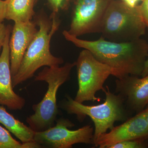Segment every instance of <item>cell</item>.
Masks as SVG:
<instances>
[{
  "instance_id": "cell-1",
  "label": "cell",
  "mask_w": 148,
  "mask_h": 148,
  "mask_svg": "<svg viewBox=\"0 0 148 148\" xmlns=\"http://www.w3.org/2000/svg\"><path fill=\"white\" fill-rule=\"evenodd\" d=\"M64 38L77 47L89 51L98 61L113 68L116 78L127 75L140 76L148 56V43L141 38L127 42L111 41L101 36L89 41L63 32Z\"/></svg>"
},
{
  "instance_id": "cell-2",
  "label": "cell",
  "mask_w": 148,
  "mask_h": 148,
  "mask_svg": "<svg viewBox=\"0 0 148 148\" xmlns=\"http://www.w3.org/2000/svg\"><path fill=\"white\" fill-rule=\"evenodd\" d=\"M34 17L39 29L26 50L18 71L12 77L13 88L34 76L41 67L59 66L64 62L62 57L54 56L50 50L51 40L61 23L57 14L52 13L49 17L41 11Z\"/></svg>"
},
{
  "instance_id": "cell-3",
  "label": "cell",
  "mask_w": 148,
  "mask_h": 148,
  "mask_svg": "<svg viewBox=\"0 0 148 148\" xmlns=\"http://www.w3.org/2000/svg\"><path fill=\"white\" fill-rule=\"evenodd\" d=\"M102 90L106 95V100L102 104L85 106L67 95L62 106L68 114L77 115L79 121H82L87 116L92 119L95 125L93 145L101 135L114 127L115 122L125 121L128 119L129 111L121 96L111 92L107 86Z\"/></svg>"
},
{
  "instance_id": "cell-4",
  "label": "cell",
  "mask_w": 148,
  "mask_h": 148,
  "mask_svg": "<svg viewBox=\"0 0 148 148\" xmlns=\"http://www.w3.org/2000/svg\"><path fill=\"white\" fill-rule=\"evenodd\" d=\"M76 62L67 63L63 66H46L35 77L36 81L47 83L48 89L42 100L32 107L34 114L26 121L35 132L44 131L55 125L59 113L56 95L58 88L69 80Z\"/></svg>"
},
{
  "instance_id": "cell-5",
  "label": "cell",
  "mask_w": 148,
  "mask_h": 148,
  "mask_svg": "<svg viewBox=\"0 0 148 148\" xmlns=\"http://www.w3.org/2000/svg\"><path fill=\"white\" fill-rule=\"evenodd\" d=\"M147 29L139 5L132 7L122 0H112L103 18L100 33L108 40L127 42L140 38Z\"/></svg>"
},
{
  "instance_id": "cell-6",
  "label": "cell",
  "mask_w": 148,
  "mask_h": 148,
  "mask_svg": "<svg viewBox=\"0 0 148 148\" xmlns=\"http://www.w3.org/2000/svg\"><path fill=\"white\" fill-rule=\"evenodd\" d=\"M75 62L78 90L74 100L81 103L99 102L101 98L96 97V92L103 90L104 83L110 75L116 77L115 71L85 49L81 51Z\"/></svg>"
},
{
  "instance_id": "cell-7",
  "label": "cell",
  "mask_w": 148,
  "mask_h": 148,
  "mask_svg": "<svg viewBox=\"0 0 148 148\" xmlns=\"http://www.w3.org/2000/svg\"><path fill=\"white\" fill-rule=\"evenodd\" d=\"M73 123L69 120L61 118L56 124L44 131L35 132L34 140L43 147L70 148L79 143L93 144L94 130L86 125L76 130H71Z\"/></svg>"
},
{
  "instance_id": "cell-8",
  "label": "cell",
  "mask_w": 148,
  "mask_h": 148,
  "mask_svg": "<svg viewBox=\"0 0 148 148\" xmlns=\"http://www.w3.org/2000/svg\"><path fill=\"white\" fill-rule=\"evenodd\" d=\"M112 1L75 0L68 32L77 37L100 33L103 18Z\"/></svg>"
},
{
  "instance_id": "cell-9",
  "label": "cell",
  "mask_w": 148,
  "mask_h": 148,
  "mask_svg": "<svg viewBox=\"0 0 148 148\" xmlns=\"http://www.w3.org/2000/svg\"><path fill=\"white\" fill-rule=\"evenodd\" d=\"M148 126L144 110L129 118L123 123L114 127L109 132L101 135L94 144L100 148L127 140L142 139L147 140Z\"/></svg>"
},
{
  "instance_id": "cell-10",
  "label": "cell",
  "mask_w": 148,
  "mask_h": 148,
  "mask_svg": "<svg viewBox=\"0 0 148 148\" xmlns=\"http://www.w3.org/2000/svg\"><path fill=\"white\" fill-rule=\"evenodd\" d=\"M115 92L123 99L128 110L140 112L148 104V75L139 77L138 76L127 75L117 78Z\"/></svg>"
},
{
  "instance_id": "cell-11",
  "label": "cell",
  "mask_w": 148,
  "mask_h": 148,
  "mask_svg": "<svg viewBox=\"0 0 148 148\" xmlns=\"http://www.w3.org/2000/svg\"><path fill=\"white\" fill-rule=\"evenodd\" d=\"M7 27L6 36L0 55V106H6L12 110H17L23 108L26 102L13 90L9 45L12 27L10 25H7Z\"/></svg>"
},
{
  "instance_id": "cell-12",
  "label": "cell",
  "mask_w": 148,
  "mask_h": 148,
  "mask_svg": "<svg viewBox=\"0 0 148 148\" xmlns=\"http://www.w3.org/2000/svg\"><path fill=\"white\" fill-rule=\"evenodd\" d=\"M34 21L15 22L9 40L12 77L16 75L26 50L38 31Z\"/></svg>"
},
{
  "instance_id": "cell-13",
  "label": "cell",
  "mask_w": 148,
  "mask_h": 148,
  "mask_svg": "<svg viewBox=\"0 0 148 148\" xmlns=\"http://www.w3.org/2000/svg\"><path fill=\"white\" fill-rule=\"evenodd\" d=\"M2 106H0V123L21 143L34 142V139L36 132L29 126L16 119Z\"/></svg>"
},
{
  "instance_id": "cell-14",
  "label": "cell",
  "mask_w": 148,
  "mask_h": 148,
  "mask_svg": "<svg viewBox=\"0 0 148 148\" xmlns=\"http://www.w3.org/2000/svg\"><path fill=\"white\" fill-rule=\"evenodd\" d=\"M6 19L15 22H27L32 20L36 13L34 0H6Z\"/></svg>"
},
{
  "instance_id": "cell-15",
  "label": "cell",
  "mask_w": 148,
  "mask_h": 148,
  "mask_svg": "<svg viewBox=\"0 0 148 148\" xmlns=\"http://www.w3.org/2000/svg\"><path fill=\"white\" fill-rule=\"evenodd\" d=\"M41 148L35 142L20 143L11 135L9 130L0 125V148Z\"/></svg>"
},
{
  "instance_id": "cell-16",
  "label": "cell",
  "mask_w": 148,
  "mask_h": 148,
  "mask_svg": "<svg viewBox=\"0 0 148 148\" xmlns=\"http://www.w3.org/2000/svg\"><path fill=\"white\" fill-rule=\"evenodd\" d=\"M147 140H127L112 145L108 148H148Z\"/></svg>"
},
{
  "instance_id": "cell-17",
  "label": "cell",
  "mask_w": 148,
  "mask_h": 148,
  "mask_svg": "<svg viewBox=\"0 0 148 148\" xmlns=\"http://www.w3.org/2000/svg\"><path fill=\"white\" fill-rule=\"evenodd\" d=\"M40 0H34L35 5ZM52 13L57 14L68 10L72 0H47Z\"/></svg>"
},
{
  "instance_id": "cell-18",
  "label": "cell",
  "mask_w": 148,
  "mask_h": 148,
  "mask_svg": "<svg viewBox=\"0 0 148 148\" xmlns=\"http://www.w3.org/2000/svg\"><path fill=\"white\" fill-rule=\"evenodd\" d=\"M140 13L148 30V0H143L139 5Z\"/></svg>"
},
{
  "instance_id": "cell-19",
  "label": "cell",
  "mask_w": 148,
  "mask_h": 148,
  "mask_svg": "<svg viewBox=\"0 0 148 148\" xmlns=\"http://www.w3.org/2000/svg\"><path fill=\"white\" fill-rule=\"evenodd\" d=\"M8 27L3 23H0V52L5 41Z\"/></svg>"
},
{
  "instance_id": "cell-20",
  "label": "cell",
  "mask_w": 148,
  "mask_h": 148,
  "mask_svg": "<svg viewBox=\"0 0 148 148\" xmlns=\"http://www.w3.org/2000/svg\"><path fill=\"white\" fill-rule=\"evenodd\" d=\"M7 4L6 0H0V23L6 19Z\"/></svg>"
},
{
  "instance_id": "cell-21",
  "label": "cell",
  "mask_w": 148,
  "mask_h": 148,
  "mask_svg": "<svg viewBox=\"0 0 148 148\" xmlns=\"http://www.w3.org/2000/svg\"><path fill=\"white\" fill-rule=\"evenodd\" d=\"M122 1L130 6L135 7L140 4L143 0H122Z\"/></svg>"
},
{
  "instance_id": "cell-22",
  "label": "cell",
  "mask_w": 148,
  "mask_h": 148,
  "mask_svg": "<svg viewBox=\"0 0 148 148\" xmlns=\"http://www.w3.org/2000/svg\"><path fill=\"white\" fill-rule=\"evenodd\" d=\"M148 75V58L145 62L144 65V69L141 76L142 77H145Z\"/></svg>"
},
{
  "instance_id": "cell-23",
  "label": "cell",
  "mask_w": 148,
  "mask_h": 148,
  "mask_svg": "<svg viewBox=\"0 0 148 148\" xmlns=\"http://www.w3.org/2000/svg\"><path fill=\"white\" fill-rule=\"evenodd\" d=\"M145 112V118L146 121H147V123L148 126V104L147 107H146L145 108L144 110ZM147 140L148 141V136L147 138Z\"/></svg>"
}]
</instances>
